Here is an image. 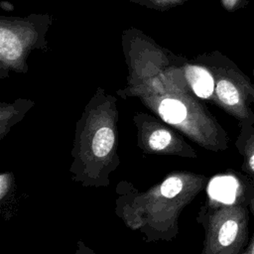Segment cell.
<instances>
[{"mask_svg": "<svg viewBox=\"0 0 254 254\" xmlns=\"http://www.w3.org/2000/svg\"><path fill=\"white\" fill-rule=\"evenodd\" d=\"M206 177L188 171L173 172L161 183L145 191L132 185H118L120 195L115 201V212L132 230L144 234L147 241L172 240L178 234V220L206 185Z\"/></svg>", "mask_w": 254, "mask_h": 254, "instance_id": "6da1fadb", "label": "cell"}, {"mask_svg": "<svg viewBox=\"0 0 254 254\" xmlns=\"http://www.w3.org/2000/svg\"><path fill=\"white\" fill-rule=\"evenodd\" d=\"M117 114L111 107L87 110L78 120L71 148V180L85 188H105L120 165Z\"/></svg>", "mask_w": 254, "mask_h": 254, "instance_id": "7a4b0ae2", "label": "cell"}, {"mask_svg": "<svg viewBox=\"0 0 254 254\" xmlns=\"http://www.w3.org/2000/svg\"><path fill=\"white\" fill-rule=\"evenodd\" d=\"M254 188L251 179L233 200L207 198L200 207L197 222L204 230L201 254H242L249 243V197Z\"/></svg>", "mask_w": 254, "mask_h": 254, "instance_id": "3957f363", "label": "cell"}, {"mask_svg": "<svg viewBox=\"0 0 254 254\" xmlns=\"http://www.w3.org/2000/svg\"><path fill=\"white\" fill-rule=\"evenodd\" d=\"M155 111L166 124L208 151L220 152L229 146L225 129L200 106L193 107L176 97H164Z\"/></svg>", "mask_w": 254, "mask_h": 254, "instance_id": "277c9868", "label": "cell"}, {"mask_svg": "<svg viewBox=\"0 0 254 254\" xmlns=\"http://www.w3.org/2000/svg\"><path fill=\"white\" fill-rule=\"evenodd\" d=\"M214 98L217 104L239 124L254 125V112L251 104V88L253 82L238 67L232 65L216 78Z\"/></svg>", "mask_w": 254, "mask_h": 254, "instance_id": "5b68a950", "label": "cell"}, {"mask_svg": "<svg viewBox=\"0 0 254 254\" xmlns=\"http://www.w3.org/2000/svg\"><path fill=\"white\" fill-rule=\"evenodd\" d=\"M134 122L137 145L144 153L197 158L195 150L176 132V129L146 116H137Z\"/></svg>", "mask_w": 254, "mask_h": 254, "instance_id": "8992f818", "label": "cell"}, {"mask_svg": "<svg viewBox=\"0 0 254 254\" xmlns=\"http://www.w3.org/2000/svg\"><path fill=\"white\" fill-rule=\"evenodd\" d=\"M239 134L235 147L242 159V172L254 179V125L250 123L239 124Z\"/></svg>", "mask_w": 254, "mask_h": 254, "instance_id": "52a82bcc", "label": "cell"}, {"mask_svg": "<svg viewBox=\"0 0 254 254\" xmlns=\"http://www.w3.org/2000/svg\"><path fill=\"white\" fill-rule=\"evenodd\" d=\"M186 77L196 96L208 99L214 96V77L205 68L197 65L186 67Z\"/></svg>", "mask_w": 254, "mask_h": 254, "instance_id": "ba28073f", "label": "cell"}, {"mask_svg": "<svg viewBox=\"0 0 254 254\" xmlns=\"http://www.w3.org/2000/svg\"><path fill=\"white\" fill-rule=\"evenodd\" d=\"M22 54V45L18 37L8 29H0V55L3 59L14 61Z\"/></svg>", "mask_w": 254, "mask_h": 254, "instance_id": "9c48e42d", "label": "cell"}, {"mask_svg": "<svg viewBox=\"0 0 254 254\" xmlns=\"http://www.w3.org/2000/svg\"><path fill=\"white\" fill-rule=\"evenodd\" d=\"M16 190V180L11 172H3L0 175V201L2 207L8 202Z\"/></svg>", "mask_w": 254, "mask_h": 254, "instance_id": "30bf717a", "label": "cell"}, {"mask_svg": "<svg viewBox=\"0 0 254 254\" xmlns=\"http://www.w3.org/2000/svg\"><path fill=\"white\" fill-rule=\"evenodd\" d=\"M249 209H250V212L254 219V188H253L251 195L249 197ZM242 254H254V232H253L252 237L249 240V243H248L246 249L244 250V252Z\"/></svg>", "mask_w": 254, "mask_h": 254, "instance_id": "8fae6325", "label": "cell"}, {"mask_svg": "<svg viewBox=\"0 0 254 254\" xmlns=\"http://www.w3.org/2000/svg\"><path fill=\"white\" fill-rule=\"evenodd\" d=\"M75 254H95V252L91 250L87 245H85L83 241L78 240L76 243Z\"/></svg>", "mask_w": 254, "mask_h": 254, "instance_id": "7c38bea8", "label": "cell"}, {"mask_svg": "<svg viewBox=\"0 0 254 254\" xmlns=\"http://www.w3.org/2000/svg\"><path fill=\"white\" fill-rule=\"evenodd\" d=\"M243 0H222V4L225 7V9L231 11L237 9V7L240 5V3Z\"/></svg>", "mask_w": 254, "mask_h": 254, "instance_id": "4fadbf2b", "label": "cell"}, {"mask_svg": "<svg viewBox=\"0 0 254 254\" xmlns=\"http://www.w3.org/2000/svg\"><path fill=\"white\" fill-rule=\"evenodd\" d=\"M251 97H252V102L254 104V83L252 84V88H251Z\"/></svg>", "mask_w": 254, "mask_h": 254, "instance_id": "5bb4252c", "label": "cell"}, {"mask_svg": "<svg viewBox=\"0 0 254 254\" xmlns=\"http://www.w3.org/2000/svg\"><path fill=\"white\" fill-rule=\"evenodd\" d=\"M252 74H253V76H254V69H253V71H252Z\"/></svg>", "mask_w": 254, "mask_h": 254, "instance_id": "9a60e30c", "label": "cell"}]
</instances>
